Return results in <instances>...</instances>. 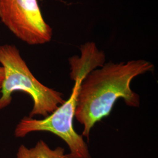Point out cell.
I'll use <instances>...</instances> for the list:
<instances>
[{
  "label": "cell",
  "instance_id": "obj_1",
  "mask_svg": "<svg viewBox=\"0 0 158 158\" xmlns=\"http://www.w3.org/2000/svg\"><path fill=\"white\" fill-rule=\"evenodd\" d=\"M153 69V64L148 61L134 60L107 63L91 72L80 85L74 114L83 125L82 136L89 139L94 125L110 114L119 98L127 106L138 107L140 98L131 89V83L136 76Z\"/></svg>",
  "mask_w": 158,
  "mask_h": 158
},
{
  "label": "cell",
  "instance_id": "obj_2",
  "mask_svg": "<svg viewBox=\"0 0 158 158\" xmlns=\"http://www.w3.org/2000/svg\"><path fill=\"white\" fill-rule=\"evenodd\" d=\"M0 63L4 70V79L0 97V110L7 107L13 92L21 91L31 97L34 106L29 117H48L65 100L63 94L40 83L31 73L15 46H0Z\"/></svg>",
  "mask_w": 158,
  "mask_h": 158
},
{
  "label": "cell",
  "instance_id": "obj_3",
  "mask_svg": "<svg viewBox=\"0 0 158 158\" xmlns=\"http://www.w3.org/2000/svg\"><path fill=\"white\" fill-rule=\"evenodd\" d=\"M85 76L74 75L70 79L74 81L72 92L67 101L42 119L31 117L23 118L17 125L15 135L25 137L32 132H49L61 138L68 145L71 158H92L83 136L78 134L73 128V119L77 106L79 87Z\"/></svg>",
  "mask_w": 158,
  "mask_h": 158
},
{
  "label": "cell",
  "instance_id": "obj_4",
  "mask_svg": "<svg viewBox=\"0 0 158 158\" xmlns=\"http://www.w3.org/2000/svg\"><path fill=\"white\" fill-rule=\"evenodd\" d=\"M0 19L18 38L31 45L49 42L52 29L37 0H0Z\"/></svg>",
  "mask_w": 158,
  "mask_h": 158
},
{
  "label": "cell",
  "instance_id": "obj_5",
  "mask_svg": "<svg viewBox=\"0 0 158 158\" xmlns=\"http://www.w3.org/2000/svg\"><path fill=\"white\" fill-rule=\"evenodd\" d=\"M106 56L94 42H89L81 46L80 56L70 57L69 62L72 73L84 74L87 76L98 67L105 64Z\"/></svg>",
  "mask_w": 158,
  "mask_h": 158
},
{
  "label": "cell",
  "instance_id": "obj_6",
  "mask_svg": "<svg viewBox=\"0 0 158 158\" xmlns=\"http://www.w3.org/2000/svg\"><path fill=\"white\" fill-rule=\"evenodd\" d=\"M17 156V158H71L69 153H65L64 148L58 147L52 149L42 140L31 148L21 145L18 149Z\"/></svg>",
  "mask_w": 158,
  "mask_h": 158
},
{
  "label": "cell",
  "instance_id": "obj_7",
  "mask_svg": "<svg viewBox=\"0 0 158 158\" xmlns=\"http://www.w3.org/2000/svg\"><path fill=\"white\" fill-rule=\"evenodd\" d=\"M4 79V68L1 66L0 67V97H1V87H2V85L3 83Z\"/></svg>",
  "mask_w": 158,
  "mask_h": 158
}]
</instances>
